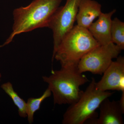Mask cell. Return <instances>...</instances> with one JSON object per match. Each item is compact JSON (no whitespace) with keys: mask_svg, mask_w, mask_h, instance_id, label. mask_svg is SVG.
<instances>
[{"mask_svg":"<svg viewBox=\"0 0 124 124\" xmlns=\"http://www.w3.org/2000/svg\"><path fill=\"white\" fill-rule=\"evenodd\" d=\"M51 92L48 88L41 97L38 98H30L26 103V113L27 120L29 124L33 121L35 112L39 110L40 105L43 101L51 96Z\"/></svg>","mask_w":124,"mask_h":124,"instance_id":"4fadbf2b","label":"cell"},{"mask_svg":"<svg viewBox=\"0 0 124 124\" xmlns=\"http://www.w3.org/2000/svg\"><path fill=\"white\" fill-rule=\"evenodd\" d=\"M42 79L53 93L54 103L59 105H70L76 102L84 92L80 87L88 81L79 71L78 66L61 67L60 70H53L50 76H43Z\"/></svg>","mask_w":124,"mask_h":124,"instance_id":"7a4b0ae2","label":"cell"},{"mask_svg":"<svg viewBox=\"0 0 124 124\" xmlns=\"http://www.w3.org/2000/svg\"><path fill=\"white\" fill-rule=\"evenodd\" d=\"M1 87L11 98L17 107L19 115L20 117H27L26 103L14 91L12 84L10 82H7L1 85Z\"/></svg>","mask_w":124,"mask_h":124,"instance_id":"7c38bea8","label":"cell"},{"mask_svg":"<svg viewBox=\"0 0 124 124\" xmlns=\"http://www.w3.org/2000/svg\"><path fill=\"white\" fill-rule=\"evenodd\" d=\"M103 73V75L95 86L102 91L116 90L124 91V58L117 57Z\"/></svg>","mask_w":124,"mask_h":124,"instance_id":"52a82bcc","label":"cell"},{"mask_svg":"<svg viewBox=\"0 0 124 124\" xmlns=\"http://www.w3.org/2000/svg\"><path fill=\"white\" fill-rule=\"evenodd\" d=\"M62 0H34L26 7L15 9L12 32L0 48L12 42L15 36L39 28L48 27L50 19Z\"/></svg>","mask_w":124,"mask_h":124,"instance_id":"6da1fadb","label":"cell"},{"mask_svg":"<svg viewBox=\"0 0 124 124\" xmlns=\"http://www.w3.org/2000/svg\"><path fill=\"white\" fill-rule=\"evenodd\" d=\"M1 73H0V81H1Z\"/></svg>","mask_w":124,"mask_h":124,"instance_id":"5bb4252c","label":"cell"},{"mask_svg":"<svg viewBox=\"0 0 124 124\" xmlns=\"http://www.w3.org/2000/svg\"><path fill=\"white\" fill-rule=\"evenodd\" d=\"M80 0H66L65 5L59 6L51 17L48 27L53 32V54L62 38L74 27Z\"/></svg>","mask_w":124,"mask_h":124,"instance_id":"8992f818","label":"cell"},{"mask_svg":"<svg viewBox=\"0 0 124 124\" xmlns=\"http://www.w3.org/2000/svg\"><path fill=\"white\" fill-rule=\"evenodd\" d=\"M96 81L92 78L90 84L80 98L70 104L63 116L62 124H83L89 120L95 118L96 110L101 102L113 93L102 91L96 88Z\"/></svg>","mask_w":124,"mask_h":124,"instance_id":"277c9868","label":"cell"},{"mask_svg":"<svg viewBox=\"0 0 124 124\" xmlns=\"http://www.w3.org/2000/svg\"><path fill=\"white\" fill-rule=\"evenodd\" d=\"M121 50L114 43L99 45L86 54L80 60L78 68L80 73L90 72L101 75L109 66L112 60L118 57Z\"/></svg>","mask_w":124,"mask_h":124,"instance_id":"5b68a950","label":"cell"},{"mask_svg":"<svg viewBox=\"0 0 124 124\" xmlns=\"http://www.w3.org/2000/svg\"><path fill=\"white\" fill-rule=\"evenodd\" d=\"M116 11L114 9L107 13H102L97 21L93 23L88 29L91 35L100 45H104L111 42V18Z\"/></svg>","mask_w":124,"mask_h":124,"instance_id":"9c48e42d","label":"cell"},{"mask_svg":"<svg viewBox=\"0 0 124 124\" xmlns=\"http://www.w3.org/2000/svg\"><path fill=\"white\" fill-rule=\"evenodd\" d=\"M111 42L121 50L124 49V23L118 18L112 20L111 26Z\"/></svg>","mask_w":124,"mask_h":124,"instance_id":"8fae6325","label":"cell"},{"mask_svg":"<svg viewBox=\"0 0 124 124\" xmlns=\"http://www.w3.org/2000/svg\"><path fill=\"white\" fill-rule=\"evenodd\" d=\"M99 116L87 121L85 123L91 124H122L124 108L120 101H110L108 98L101 103L99 108Z\"/></svg>","mask_w":124,"mask_h":124,"instance_id":"ba28073f","label":"cell"},{"mask_svg":"<svg viewBox=\"0 0 124 124\" xmlns=\"http://www.w3.org/2000/svg\"><path fill=\"white\" fill-rule=\"evenodd\" d=\"M99 45L88 29L76 25L62 39L53 54L52 62L55 59L61 67L78 66L86 54Z\"/></svg>","mask_w":124,"mask_h":124,"instance_id":"3957f363","label":"cell"},{"mask_svg":"<svg viewBox=\"0 0 124 124\" xmlns=\"http://www.w3.org/2000/svg\"><path fill=\"white\" fill-rule=\"evenodd\" d=\"M101 5L94 0H81L76 18L77 25L88 29L102 13Z\"/></svg>","mask_w":124,"mask_h":124,"instance_id":"30bf717a","label":"cell"}]
</instances>
